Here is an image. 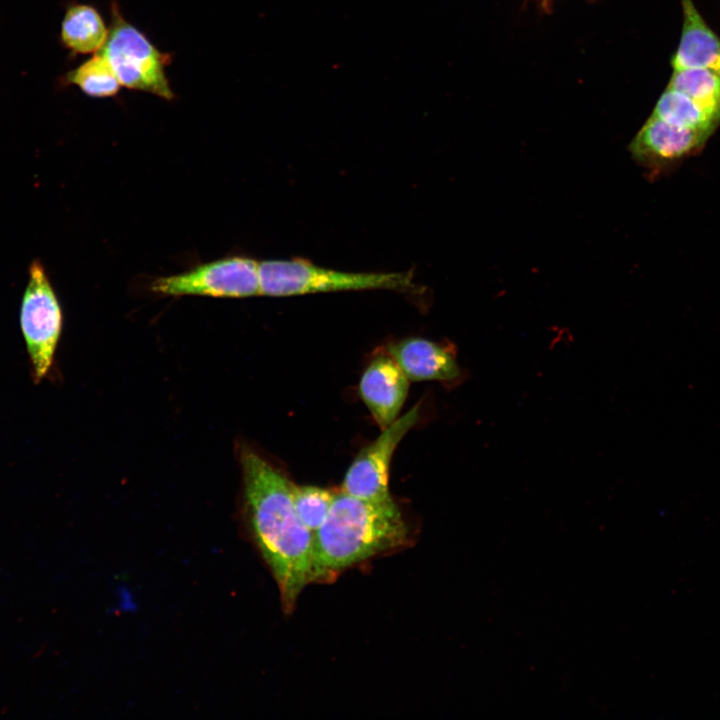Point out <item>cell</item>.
<instances>
[{"instance_id": "6da1fadb", "label": "cell", "mask_w": 720, "mask_h": 720, "mask_svg": "<svg viewBox=\"0 0 720 720\" xmlns=\"http://www.w3.org/2000/svg\"><path fill=\"white\" fill-rule=\"evenodd\" d=\"M241 464L246 529L278 586L282 609L289 614L311 583L314 533L296 514L290 479L248 449L242 452Z\"/></svg>"}, {"instance_id": "7a4b0ae2", "label": "cell", "mask_w": 720, "mask_h": 720, "mask_svg": "<svg viewBox=\"0 0 720 720\" xmlns=\"http://www.w3.org/2000/svg\"><path fill=\"white\" fill-rule=\"evenodd\" d=\"M409 542L410 528L392 497L371 501L341 490L314 532L310 581H331L348 568Z\"/></svg>"}, {"instance_id": "3957f363", "label": "cell", "mask_w": 720, "mask_h": 720, "mask_svg": "<svg viewBox=\"0 0 720 720\" xmlns=\"http://www.w3.org/2000/svg\"><path fill=\"white\" fill-rule=\"evenodd\" d=\"M260 295L292 296L318 292L418 291L412 272H344L302 259L266 260L258 265Z\"/></svg>"}, {"instance_id": "277c9868", "label": "cell", "mask_w": 720, "mask_h": 720, "mask_svg": "<svg viewBox=\"0 0 720 720\" xmlns=\"http://www.w3.org/2000/svg\"><path fill=\"white\" fill-rule=\"evenodd\" d=\"M110 16L109 35L99 53L107 59L121 86L172 100L175 94L166 75L171 54L159 50L144 32L127 21L115 0L110 5Z\"/></svg>"}, {"instance_id": "5b68a950", "label": "cell", "mask_w": 720, "mask_h": 720, "mask_svg": "<svg viewBox=\"0 0 720 720\" xmlns=\"http://www.w3.org/2000/svg\"><path fill=\"white\" fill-rule=\"evenodd\" d=\"M20 328L25 340L35 384L52 369L63 325L62 309L40 260L28 269V282L20 305Z\"/></svg>"}, {"instance_id": "8992f818", "label": "cell", "mask_w": 720, "mask_h": 720, "mask_svg": "<svg viewBox=\"0 0 720 720\" xmlns=\"http://www.w3.org/2000/svg\"><path fill=\"white\" fill-rule=\"evenodd\" d=\"M259 263L247 257H230L206 263L177 275L160 277L152 291L165 295L248 297L260 295Z\"/></svg>"}, {"instance_id": "52a82bcc", "label": "cell", "mask_w": 720, "mask_h": 720, "mask_svg": "<svg viewBox=\"0 0 720 720\" xmlns=\"http://www.w3.org/2000/svg\"><path fill=\"white\" fill-rule=\"evenodd\" d=\"M419 410V405H415L359 452L346 472L342 491L364 500L391 498L388 485L391 460L402 438L416 424Z\"/></svg>"}, {"instance_id": "ba28073f", "label": "cell", "mask_w": 720, "mask_h": 720, "mask_svg": "<svg viewBox=\"0 0 720 720\" xmlns=\"http://www.w3.org/2000/svg\"><path fill=\"white\" fill-rule=\"evenodd\" d=\"M711 134L676 126L651 115L632 140L630 151L642 164H665L695 152Z\"/></svg>"}, {"instance_id": "9c48e42d", "label": "cell", "mask_w": 720, "mask_h": 720, "mask_svg": "<svg viewBox=\"0 0 720 720\" xmlns=\"http://www.w3.org/2000/svg\"><path fill=\"white\" fill-rule=\"evenodd\" d=\"M408 389L409 379L390 355L374 358L359 383L360 396L382 430L398 418Z\"/></svg>"}, {"instance_id": "30bf717a", "label": "cell", "mask_w": 720, "mask_h": 720, "mask_svg": "<svg viewBox=\"0 0 720 720\" xmlns=\"http://www.w3.org/2000/svg\"><path fill=\"white\" fill-rule=\"evenodd\" d=\"M388 354L409 381L437 380L456 384L463 378L451 345L412 337L389 345Z\"/></svg>"}, {"instance_id": "8fae6325", "label": "cell", "mask_w": 720, "mask_h": 720, "mask_svg": "<svg viewBox=\"0 0 720 720\" xmlns=\"http://www.w3.org/2000/svg\"><path fill=\"white\" fill-rule=\"evenodd\" d=\"M683 26L673 55V69L708 68L720 74V38L708 26L692 0H680Z\"/></svg>"}, {"instance_id": "7c38bea8", "label": "cell", "mask_w": 720, "mask_h": 720, "mask_svg": "<svg viewBox=\"0 0 720 720\" xmlns=\"http://www.w3.org/2000/svg\"><path fill=\"white\" fill-rule=\"evenodd\" d=\"M109 27L92 5L73 4L63 18L60 37L63 45L77 54H95L104 46Z\"/></svg>"}, {"instance_id": "4fadbf2b", "label": "cell", "mask_w": 720, "mask_h": 720, "mask_svg": "<svg viewBox=\"0 0 720 720\" xmlns=\"http://www.w3.org/2000/svg\"><path fill=\"white\" fill-rule=\"evenodd\" d=\"M652 115L676 126L713 133L720 118L687 95L666 88L659 97Z\"/></svg>"}, {"instance_id": "5bb4252c", "label": "cell", "mask_w": 720, "mask_h": 720, "mask_svg": "<svg viewBox=\"0 0 720 720\" xmlns=\"http://www.w3.org/2000/svg\"><path fill=\"white\" fill-rule=\"evenodd\" d=\"M667 88L681 92L720 118V74L708 68L673 69Z\"/></svg>"}, {"instance_id": "9a60e30c", "label": "cell", "mask_w": 720, "mask_h": 720, "mask_svg": "<svg viewBox=\"0 0 720 720\" xmlns=\"http://www.w3.org/2000/svg\"><path fill=\"white\" fill-rule=\"evenodd\" d=\"M65 81L94 98L114 97L121 87L109 62L99 52L69 71Z\"/></svg>"}, {"instance_id": "2e32d148", "label": "cell", "mask_w": 720, "mask_h": 720, "mask_svg": "<svg viewBox=\"0 0 720 720\" xmlns=\"http://www.w3.org/2000/svg\"><path fill=\"white\" fill-rule=\"evenodd\" d=\"M335 493L317 486H299L293 483L292 499L300 521L313 533L325 521Z\"/></svg>"}]
</instances>
